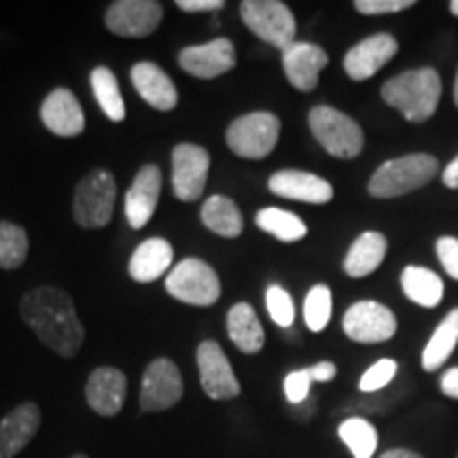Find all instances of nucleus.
<instances>
[{
  "label": "nucleus",
  "instance_id": "nucleus-32",
  "mask_svg": "<svg viewBox=\"0 0 458 458\" xmlns=\"http://www.w3.org/2000/svg\"><path fill=\"white\" fill-rule=\"evenodd\" d=\"M28 233L15 223L0 221V270H17L28 259Z\"/></svg>",
  "mask_w": 458,
  "mask_h": 458
},
{
  "label": "nucleus",
  "instance_id": "nucleus-38",
  "mask_svg": "<svg viewBox=\"0 0 458 458\" xmlns=\"http://www.w3.org/2000/svg\"><path fill=\"white\" fill-rule=\"evenodd\" d=\"M439 261H442L444 270L448 272V276L458 280V238L454 236H444L435 244Z\"/></svg>",
  "mask_w": 458,
  "mask_h": 458
},
{
  "label": "nucleus",
  "instance_id": "nucleus-22",
  "mask_svg": "<svg viewBox=\"0 0 458 458\" xmlns=\"http://www.w3.org/2000/svg\"><path fill=\"white\" fill-rule=\"evenodd\" d=\"M131 83L136 91L147 105H151L156 111H172L179 105V91L172 79L165 74L162 68L153 62H139L131 66Z\"/></svg>",
  "mask_w": 458,
  "mask_h": 458
},
{
  "label": "nucleus",
  "instance_id": "nucleus-26",
  "mask_svg": "<svg viewBox=\"0 0 458 458\" xmlns=\"http://www.w3.org/2000/svg\"><path fill=\"white\" fill-rule=\"evenodd\" d=\"M401 289L408 300L422 308H435L442 303L444 280L433 270L420 266H408L401 272Z\"/></svg>",
  "mask_w": 458,
  "mask_h": 458
},
{
  "label": "nucleus",
  "instance_id": "nucleus-29",
  "mask_svg": "<svg viewBox=\"0 0 458 458\" xmlns=\"http://www.w3.org/2000/svg\"><path fill=\"white\" fill-rule=\"evenodd\" d=\"M91 89H94L96 100L102 108V113L106 114L111 122H123L125 119V102L119 89L117 77L111 68L106 66H96L91 71Z\"/></svg>",
  "mask_w": 458,
  "mask_h": 458
},
{
  "label": "nucleus",
  "instance_id": "nucleus-7",
  "mask_svg": "<svg viewBox=\"0 0 458 458\" xmlns=\"http://www.w3.org/2000/svg\"><path fill=\"white\" fill-rule=\"evenodd\" d=\"M240 15L244 26L272 47L284 51L295 43V17L280 0H244Z\"/></svg>",
  "mask_w": 458,
  "mask_h": 458
},
{
  "label": "nucleus",
  "instance_id": "nucleus-21",
  "mask_svg": "<svg viewBox=\"0 0 458 458\" xmlns=\"http://www.w3.org/2000/svg\"><path fill=\"white\" fill-rule=\"evenodd\" d=\"M41 427V408L32 401L20 403L0 420V458H15L32 442Z\"/></svg>",
  "mask_w": 458,
  "mask_h": 458
},
{
  "label": "nucleus",
  "instance_id": "nucleus-40",
  "mask_svg": "<svg viewBox=\"0 0 458 458\" xmlns=\"http://www.w3.org/2000/svg\"><path fill=\"white\" fill-rule=\"evenodd\" d=\"M308 374H310L312 382H329L337 376V368L335 363H331V360H323V363H317L312 365V368H308Z\"/></svg>",
  "mask_w": 458,
  "mask_h": 458
},
{
  "label": "nucleus",
  "instance_id": "nucleus-3",
  "mask_svg": "<svg viewBox=\"0 0 458 458\" xmlns=\"http://www.w3.org/2000/svg\"><path fill=\"white\" fill-rule=\"evenodd\" d=\"M437 174V159L427 153L388 159L377 168L368 182L371 198H399L431 182Z\"/></svg>",
  "mask_w": 458,
  "mask_h": 458
},
{
  "label": "nucleus",
  "instance_id": "nucleus-34",
  "mask_svg": "<svg viewBox=\"0 0 458 458\" xmlns=\"http://www.w3.org/2000/svg\"><path fill=\"white\" fill-rule=\"evenodd\" d=\"M266 306H267V312H270L272 320L278 325V327L286 329L293 325L295 306H293V300H291V295L286 293L283 286L280 284L267 286Z\"/></svg>",
  "mask_w": 458,
  "mask_h": 458
},
{
  "label": "nucleus",
  "instance_id": "nucleus-33",
  "mask_svg": "<svg viewBox=\"0 0 458 458\" xmlns=\"http://www.w3.org/2000/svg\"><path fill=\"white\" fill-rule=\"evenodd\" d=\"M331 308H334V297L327 284H317L308 291L306 301H303V320L308 329L320 334L331 320Z\"/></svg>",
  "mask_w": 458,
  "mask_h": 458
},
{
  "label": "nucleus",
  "instance_id": "nucleus-45",
  "mask_svg": "<svg viewBox=\"0 0 458 458\" xmlns=\"http://www.w3.org/2000/svg\"><path fill=\"white\" fill-rule=\"evenodd\" d=\"M454 102L458 106V72H456V81H454Z\"/></svg>",
  "mask_w": 458,
  "mask_h": 458
},
{
  "label": "nucleus",
  "instance_id": "nucleus-20",
  "mask_svg": "<svg viewBox=\"0 0 458 458\" xmlns=\"http://www.w3.org/2000/svg\"><path fill=\"white\" fill-rule=\"evenodd\" d=\"M41 122L51 134L72 139V136L83 134L85 114L79 100L66 88H57L51 91L41 105Z\"/></svg>",
  "mask_w": 458,
  "mask_h": 458
},
{
  "label": "nucleus",
  "instance_id": "nucleus-8",
  "mask_svg": "<svg viewBox=\"0 0 458 458\" xmlns=\"http://www.w3.org/2000/svg\"><path fill=\"white\" fill-rule=\"evenodd\" d=\"M165 291L182 303L191 306H213L221 297L219 276L208 263L189 257L176 263L165 278Z\"/></svg>",
  "mask_w": 458,
  "mask_h": 458
},
{
  "label": "nucleus",
  "instance_id": "nucleus-12",
  "mask_svg": "<svg viewBox=\"0 0 458 458\" xmlns=\"http://www.w3.org/2000/svg\"><path fill=\"white\" fill-rule=\"evenodd\" d=\"M164 20V7L157 0H117L106 9L108 30L123 38H145L157 30Z\"/></svg>",
  "mask_w": 458,
  "mask_h": 458
},
{
  "label": "nucleus",
  "instance_id": "nucleus-16",
  "mask_svg": "<svg viewBox=\"0 0 458 458\" xmlns=\"http://www.w3.org/2000/svg\"><path fill=\"white\" fill-rule=\"evenodd\" d=\"M162 193V170L156 164H147L134 176L125 193V216L131 229H142L156 213Z\"/></svg>",
  "mask_w": 458,
  "mask_h": 458
},
{
  "label": "nucleus",
  "instance_id": "nucleus-30",
  "mask_svg": "<svg viewBox=\"0 0 458 458\" xmlns=\"http://www.w3.org/2000/svg\"><path fill=\"white\" fill-rule=\"evenodd\" d=\"M255 223L261 232L272 233L280 242H300L308 233L306 223L291 210L283 208H261L255 216Z\"/></svg>",
  "mask_w": 458,
  "mask_h": 458
},
{
  "label": "nucleus",
  "instance_id": "nucleus-5",
  "mask_svg": "<svg viewBox=\"0 0 458 458\" xmlns=\"http://www.w3.org/2000/svg\"><path fill=\"white\" fill-rule=\"evenodd\" d=\"M117 198V182L108 170H91L74 189L72 216L85 229H100L111 223Z\"/></svg>",
  "mask_w": 458,
  "mask_h": 458
},
{
  "label": "nucleus",
  "instance_id": "nucleus-4",
  "mask_svg": "<svg viewBox=\"0 0 458 458\" xmlns=\"http://www.w3.org/2000/svg\"><path fill=\"white\" fill-rule=\"evenodd\" d=\"M308 125H310L314 139L329 156L337 159H352L363 151L365 134L360 125L334 106H314L308 114Z\"/></svg>",
  "mask_w": 458,
  "mask_h": 458
},
{
  "label": "nucleus",
  "instance_id": "nucleus-43",
  "mask_svg": "<svg viewBox=\"0 0 458 458\" xmlns=\"http://www.w3.org/2000/svg\"><path fill=\"white\" fill-rule=\"evenodd\" d=\"M380 458H425V456H420L418 452L408 450V448H393L385 452Z\"/></svg>",
  "mask_w": 458,
  "mask_h": 458
},
{
  "label": "nucleus",
  "instance_id": "nucleus-9",
  "mask_svg": "<svg viewBox=\"0 0 458 458\" xmlns=\"http://www.w3.org/2000/svg\"><path fill=\"white\" fill-rule=\"evenodd\" d=\"M210 156L204 147L181 142L172 151V189L181 202H196L208 181Z\"/></svg>",
  "mask_w": 458,
  "mask_h": 458
},
{
  "label": "nucleus",
  "instance_id": "nucleus-15",
  "mask_svg": "<svg viewBox=\"0 0 458 458\" xmlns=\"http://www.w3.org/2000/svg\"><path fill=\"white\" fill-rule=\"evenodd\" d=\"M179 66L198 79L221 77L236 66V47L229 38L191 45V47L181 49Z\"/></svg>",
  "mask_w": 458,
  "mask_h": 458
},
{
  "label": "nucleus",
  "instance_id": "nucleus-13",
  "mask_svg": "<svg viewBox=\"0 0 458 458\" xmlns=\"http://www.w3.org/2000/svg\"><path fill=\"white\" fill-rule=\"evenodd\" d=\"M199 369V385L204 393L215 401L233 399L240 394V382L233 374L227 354L215 340H204L196 351Z\"/></svg>",
  "mask_w": 458,
  "mask_h": 458
},
{
  "label": "nucleus",
  "instance_id": "nucleus-18",
  "mask_svg": "<svg viewBox=\"0 0 458 458\" xmlns=\"http://www.w3.org/2000/svg\"><path fill=\"white\" fill-rule=\"evenodd\" d=\"M329 64L327 51L314 43L295 41L283 51V68L289 83L300 91H312L318 85V74Z\"/></svg>",
  "mask_w": 458,
  "mask_h": 458
},
{
  "label": "nucleus",
  "instance_id": "nucleus-2",
  "mask_svg": "<svg viewBox=\"0 0 458 458\" xmlns=\"http://www.w3.org/2000/svg\"><path fill=\"white\" fill-rule=\"evenodd\" d=\"M382 100L397 108L411 123L431 119L442 100V79L435 68H416L401 72L382 85Z\"/></svg>",
  "mask_w": 458,
  "mask_h": 458
},
{
  "label": "nucleus",
  "instance_id": "nucleus-31",
  "mask_svg": "<svg viewBox=\"0 0 458 458\" xmlns=\"http://www.w3.org/2000/svg\"><path fill=\"white\" fill-rule=\"evenodd\" d=\"M337 435L354 458H371L376 454L377 431L365 418H346L337 428Z\"/></svg>",
  "mask_w": 458,
  "mask_h": 458
},
{
  "label": "nucleus",
  "instance_id": "nucleus-23",
  "mask_svg": "<svg viewBox=\"0 0 458 458\" xmlns=\"http://www.w3.org/2000/svg\"><path fill=\"white\" fill-rule=\"evenodd\" d=\"M172 259H174V250L168 240L148 238L140 246H136V250L131 253L128 272L136 283H156L168 272Z\"/></svg>",
  "mask_w": 458,
  "mask_h": 458
},
{
  "label": "nucleus",
  "instance_id": "nucleus-25",
  "mask_svg": "<svg viewBox=\"0 0 458 458\" xmlns=\"http://www.w3.org/2000/svg\"><path fill=\"white\" fill-rule=\"evenodd\" d=\"M227 335L244 354H257L261 351L266 344V331L250 303L240 301L232 306V310L227 312Z\"/></svg>",
  "mask_w": 458,
  "mask_h": 458
},
{
  "label": "nucleus",
  "instance_id": "nucleus-27",
  "mask_svg": "<svg viewBox=\"0 0 458 458\" xmlns=\"http://www.w3.org/2000/svg\"><path fill=\"white\" fill-rule=\"evenodd\" d=\"M206 229L221 238H238L244 229V219L238 204L225 196H210L202 206Z\"/></svg>",
  "mask_w": 458,
  "mask_h": 458
},
{
  "label": "nucleus",
  "instance_id": "nucleus-42",
  "mask_svg": "<svg viewBox=\"0 0 458 458\" xmlns=\"http://www.w3.org/2000/svg\"><path fill=\"white\" fill-rule=\"evenodd\" d=\"M442 179H444V185H445V187L458 189V156H456L454 159H452V162H450L448 165H445Z\"/></svg>",
  "mask_w": 458,
  "mask_h": 458
},
{
  "label": "nucleus",
  "instance_id": "nucleus-47",
  "mask_svg": "<svg viewBox=\"0 0 458 458\" xmlns=\"http://www.w3.org/2000/svg\"><path fill=\"white\" fill-rule=\"evenodd\" d=\"M456 458H458V456H456Z\"/></svg>",
  "mask_w": 458,
  "mask_h": 458
},
{
  "label": "nucleus",
  "instance_id": "nucleus-10",
  "mask_svg": "<svg viewBox=\"0 0 458 458\" xmlns=\"http://www.w3.org/2000/svg\"><path fill=\"white\" fill-rule=\"evenodd\" d=\"M344 334L359 344L388 342L397 334V318L385 303L357 301L348 308L342 320Z\"/></svg>",
  "mask_w": 458,
  "mask_h": 458
},
{
  "label": "nucleus",
  "instance_id": "nucleus-6",
  "mask_svg": "<svg viewBox=\"0 0 458 458\" xmlns=\"http://www.w3.org/2000/svg\"><path fill=\"white\" fill-rule=\"evenodd\" d=\"M280 139V119L274 113L255 111L229 123L227 147L244 159H263L276 148Z\"/></svg>",
  "mask_w": 458,
  "mask_h": 458
},
{
  "label": "nucleus",
  "instance_id": "nucleus-17",
  "mask_svg": "<svg viewBox=\"0 0 458 458\" xmlns=\"http://www.w3.org/2000/svg\"><path fill=\"white\" fill-rule=\"evenodd\" d=\"M128 394V377L117 368H96L85 385V399L96 414L113 418L122 411Z\"/></svg>",
  "mask_w": 458,
  "mask_h": 458
},
{
  "label": "nucleus",
  "instance_id": "nucleus-28",
  "mask_svg": "<svg viewBox=\"0 0 458 458\" xmlns=\"http://www.w3.org/2000/svg\"><path fill=\"white\" fill-rule=\"evenodd\" d=\"M458 344V308L445 314V318L433 331L431 340L422 351V368L437 371L452 357Z\"/></svg>",
  "mask_w": 458,
  "mask_h": 458
},
{
  "label": "nucleus",
  "instance_id": "nucleus-44",
  "mask_svg": "<svg viewBox=\"0 0 458 458\" xmlns=\"http://www.w3.org/2000/svg\"><path fill=\"white\" fill-rule=\"evenodd\" d=\"M450 13L458 17V0H452L450 3Z\"/></svg>",
  "mask_w": 458,
  "mask_h": 458
},
{
  "label": "nucleus",
  "instance_id": "nucleus-37",
  "mask_svg": "<svg viewBox=\"0 0 458 458\" xmlns=\"http://www.w3.org/2000/svg\"><path fill=\"white\" fill-rule=\"evenodd\" d=\"M414 7V0H357L354 9L363 15H386Z\"/></svg>",
  "mask_w": 458,
  "mask_h": 458
},
{
  "label": "nucleus",
  "instance_id": "nucleus-41",
  "mask_svg": "<svg viewBox=\"0 0 458 458\" xmlns=\"http://www.w3.org/2000/svg\"><path fill=\"white\" fill-rule=\"evenodd\" d=\"M439 386H442V393L445 397L458 399V368H452L445 371L442 376V382H439Z\"/></svg>",
  "mask_w": 458,
  "mask_h": 458
},
{
  "label": "nucleus",
  "instance_id": "nucleus-35",
  "mask_svg": "<svg viewBox=\"0 0 458 458\" xmlns=\"http://www.w3.org/2000/svg\"><path fill=\"white\" fill-rule=\"evenodd\" d=\"M394 376H397V360L382 359V360H377V363L371 365L368 371H365L363 377H360V382H359V388L363 393L382 391V388L391 385Z\"/></svg>",
  "mask_w": 458,
  "mask_h": 458
},
{
  "label": "nucleus",
  "instance_id": "nucleus-1",
  "mask_svg": "<svg viewBox=\"0 0 458 458\" xmlns=\"http://www.w3.org/2000/svg\"><path fill=\"white\" fill-rule=\"evenodd\" d=\"M20 314L45 346L60 357L72 359L85 340L72 297L57 286H38L21 297Z\"/></svg>",
  "mask_w": 458,
  "mask_h": 458
},
{
  "label": "nucleus",
  "instance_id": "nucleus-46",
  "mask_svg": "<svg viewBox=\"0 0 458 458\" xmlns=\"http://www.w3.org/2000/svg\"><path fill=\"white\" fill-rule=\"evenodd\" d=\"M72 458H88V456H85V454H74Z\"/></svg>",
  "mask_w": 458,
  "mask_h": 458
},
{
  "label": "nucleus",
  "instance_id": "nucleus-11",
  "mask_svg": "<svg viewBox=\"0 0 458 458\" xmlns=\"http://www.w3.org/2000/svg\"><path fill=\"white\" fill-rule=\"evenodd\" d=\"M185 385L174 360L156 359L147 365L140 385V410L164 411L179 403Z\"/></svg>",
  "mask_w": 458,
  "mask_h": 458
},
{
  "label": "nucleus",
  "instance_id": "nucleus-39",
  "mask_svg": "<svg viewBox=\"0 0 458 458\" xmlns=\"http://www.w3.org/2000/svg\"><path fill=\"white\" fill-rule=\"evenodd\" d=\"M176 7L185 13H204V11H221L223 0H176Z\"/></svg>",
  "mask_w": 458,
  "mask_h": 458
},
{
  "label": "nucleus",
  "instance_id": "nucleus-19",
  "mask_svg": "<svg viewBox=\"0 0 458 458\" xmlns=\"http://www.w3.org/2000/svg\"><path fill=\"white\" fill-rule=\"evenodd\" d=\"M267 187H270L274 196L308 204H327L334 198L331 182L303 170L274 172L270 181H267Z\"/></svg>",
  "mask_w": 458,
  "mask_h": 458
},
{
  "label": "nucleus",
  "instance_id": "nucleus-36",
  "mask_svg": "<svg viewBox=\"0 0 458 458\" xmlns=\"http://www.w3.org/2000/svg\"><path fill=\"white\" fill-rule=\"evenodd\" d=\"M310 385H312V377H310V374H308V368L291 371V374L284 377L286 401L293 405L306 403L308 394H310Z\"/></svg>",
  "mask_w": 458,
  "mask_h": 458
},
{
  "label": "nucleus",
  "instance_id": "nucleus-24",
  "mask_svg": "<svg viewBox=\"0 0 458 458\" xmlns=\"http://www.w3.org/2000/svg\"><path fill=\"white\" fill-rule=\"evenodd\" d=\"M388 250L385 233L365 232L354 240L344 259V272L351 278H365L382 266Z\"/></svg>",
  "mask_w": 458,
  "mask_h": 458
},
{
  "label": "nucleus",
  "instance_id": "nucleus-14",
  "mask_svg": "<svg viewBox=\"0 0 458 458\" xmlns=\"http://www.w3.org/2000/svg\"><path fill=\"white\" fill-rule=\"evenodd\" d=\"M399 43L393 34L377 32L354 45L344 57V71L352 81L371 79L377 71H382L388 62L397 55Z\"/></svg>",
  "mask_w": 458,
  "mask_h": 458
}]
</instances>
